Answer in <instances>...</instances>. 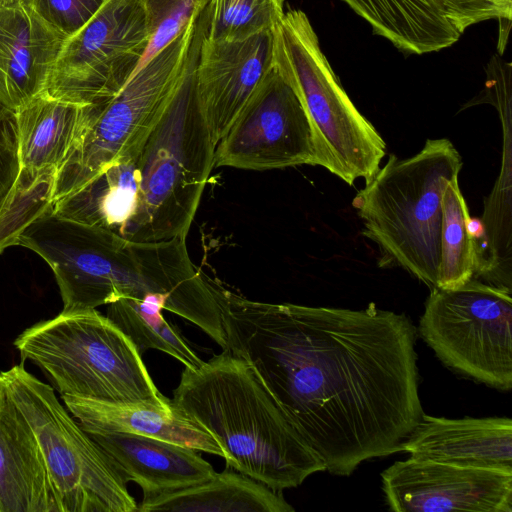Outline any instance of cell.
<instances>
[{
  "mask_svg": "<svg viewBox=\"0 0 512 512\" xmlns=\"http://www.w3.org/2000/svg\"><path fill=\"white\" fill-rule=\"evenodd\" d=\"M209 281L226 350L251 365L325 471L348 476L400 451L424 414L405 314L258 302Z\"/></svg>",
  "mask_w": 512,
  "mask_h": 512,
  "instance_id": "1",
  "label": "cell"
},
{
  "mask_svg": "<svg viewBox=\"0 0 512 512\" xmlns=\"http://www.w3.org/2000/svg\"><path fill=\"white\" fill-rule=\"evenodd\" d=\"M171 402L217 440L228 467L273 490L325 471L251 365L229 350L185 367Z\"/></svg>",
  "mask_w": 512,
  "mask_h": 512,
  "instance_id": "2",
  "label": "cell"
},
{
  "mask_svg": "<svg viewBox=\"0 0 512 512\" xmlns=\"http://www.w3.org/2000/svg\"><path fill=\"white\" fill-rule=\"evenodd\" d=\"M463 160L447 138L428 139L413 156L391 154L352 201L362 234L379 249L380 267H399L436 288L442 195Z\"/></svg>",
  "mask_w": 512,
  "mask_h": 512,
  "instance_id": "3",
  "label": "cell"
},
{
  "mask_svg": "<svg viewBox=\"0 0 512 512\" xmlns=\"http://www.w3.org/2000/svg\"><path fill=\"white\" fill-rule=\"evenodd\" d=\"M200 44L139 156L136 208L121 233L128 240L187 237L214 168L216 145L194 83Z\"/></svg>",
  "mask_w": 512,
  "mask_h": 512,
  "instance_id": "4",
  "label": "cell"
},
{
  "mask_svg": "<svg viewBox=\"0 0 512 512\" xmlns=\"http://www.w3.org/2000/svg\"><path fill=\"white\" fill-rule=\"evenodd\" d=\"M209 23V4L108 100L81 107L71 147L57 170L53 203L104 168L141 153L179 88Z\"/></svg>",
  "mask_w": 512,
  "mask_h": 512,
  "instance_id": "5",
  "label": "cell"
},
{
  "mask_svg": "<svg viewBox=\"0 0 512 512\" xmlns=\"http://www.w3.org/2000/svg\"><path fill=\"white\" fill-rule=\"evenodd\" d=\"M14 345L61 395L173 408L132 341L96 309L61 312L26 329Z\"/></svg>",
  "mask_w": 512,
  "mask_h": 512,
  "instance_id": "6",
  "label": "cell"
},
{
  "mask_svg": "<svg viewBox=\"0 0 512 512\" xmlns=\"http://www.w3.org/2000/svg\"><path fill=\"white\" fill-rule=\"evenodd\" d=\"M274 64L307 112L317 166L348 185L370 180L386 155V143L348 97L303 11L284 12L274 29Z\"/></svg>",
  "mask_w": 512,
  "mask_h": 512,
  "instance_id": "7",
  "label": "cell"
},
{
  "mask_svg": "<svg viewBox=\"0 0 512 512\" xmlns=\"http://www.w3.org/2000/svg\"><path fill=\"white\" fill-rule=\"evenodd\" d=\"M0 393L23 415L45 461L61 512H135L112 459L23 364L0 372Z\"/></svg>",
  "mask_w": 512,
  "mask_h": 512,
  "instance_id": "8",
  "label": "cell"
},
{
  "mask_svg": "<svg viewBox=\"0 0 512 512\" xmlns=\"http://www.w3.org/2000/svg\"><path fill=\"white\" fill-rule=\"evenodd\" d=\"M419 333L447 367L511 390V288L475 278L454 289L432 288Z\"/></svg>",
  "mask_w": 512,
  "mask_h": 512,
  "instance_id": "9",
  "label": "cell"
},
{
  "mask_svg": "<svg viewBox=\"0 0 512 512\" xmlns=\"http://www.w3.org/2000/svg\"><path fill=\"white\" fill-rule=\"evenodd\" d=\"M149 39L143 0H106L66 38L42 94L81 106L110 99L138 70Z\"/></svg>",
  "mask_w": 512,
  "mask_h": 512,
  "instance_id": "10",
  "label": "cell"
},
{
  "mask_svg": "<svg viewBox=\"0 0 512 512\" xmlns=\"http://www.w3.org/2000/svg\"><path fill=\"white\" fill-rule=\"evenodd\" d=\"M317 166L310 121L294 87L275 66L215 147L214 167L265 171Z\"/></svg>",
  "mask_w": 512,
  "mask_h": 512,
  "instance_id": "11",
  "label": "cell"
},
{
  "mask_svg": "<svg viewBox=\"0 0 512 512\" xmlns=\"http://www.w3.org/2000/svg\"><path fill=\"white\" fill-rule=\"evenodd\" d=\"M396 512H512V472L463 467L410 457L382 474Z\"/></svg>",
  "mask_w": 512,
  "mask_h": 512,
  "instance_id": "12",
  "label": "cell"
},
{
  "mask_svg": "<svg viewBox=\"0 0 512 512\" xmlns=\"http://www.w3.org/2000/svg\"><path fill=\"white\" fill-rule=\"evenodd\" d=\"M273 66L274 30L240 41L212 40L205 32L194 70V83L215 145Z\"/></svg>",
  "mask_w": 512,
  "mask_h": 512,
  "instance_id": "13",
  "label": "cell"
},
{
  "mask_svg": "<svg viewBox=\"0 0 512 512\" xmlns=\"http://www.w3.org/2000/svg\"><path fill=\"white\" fill-rule=\"evenodd\" d=\"M65 40L24 0L0 9V108L17 112L44 92Z\"/></svg>",
  "mask_w": 512,
  "mask_h": 512,
  "instance_id": "14",
  "label": "cell"
},
{
  "mask_svg": "<svg viewBox=\"0 0 512 512\" xmlns=\"http://www.w3.org/2000/svg\"><path fill=\"white\" fill-rule=\"evenodd\" d=\"M400 451L419 460L512 472L508 417L448 419L423 414Z\"/></svg>",
  "mask_w": 512,
  "mask_h": 512,
  "instance_id": "15",
  "label": "cell"
},
{
  "mask_svg": "<svg viewBox=\"0 0 512 512\" xmlns=\"http://www.w3.org/2000/svg\"><path fill=\"white\" fill-rule=\"evenodd\" d=\"M112 459L126 482L144 497L202 483L216 472L197 450L157 438L124 433H88Z\"/></svg>",
  "mask_w": 512,
  "mask_h": 512,
  "instance_id": "16",
  "label": "cell"
},
{
  "mask_svg": "<svg viewBox=\"0 0 512 512\" xmlns=\"http://www.w3.org/2000/svg\"><path fill=\"white\" fill-rule=\"evenodd\" d=\"M0 512H61L36 439L0 393Z\"/></svg>",
  "mask_w": 512,
  "mask_h": 512,
  "instance_id": "17",
  "label": "cell"
},
{
  "mask_svg": "<svg viewBox=\"0 0 512 512\" xmlns=\"http://www.w3.org/2000/svg\"><path fill=\"white\" fill-rule=\"evenodd\" d=\"M61 397L87 433L141 435L225 457L217 440L174 406L166 410L146 404L111 403L70 395Z\"/></svg>",
  "mask_w": 512,
  "mask_h": 512,
  "instance_id": "18",
  "label": "cell"
},
{
  "mask_svg": "<svg viewBox=\"0 0 512 512\" xmlns=\"http://www.w3.org/2000/svg\"><path fill=\"white\" fill-rule=\"evenodd\" d=\"M138 511L292 512L281 491L242 473L224 471L183 489L143 497Z\"/></svg>",
  "mask_w": 512,
  "mask_h": 512,
  "instance_id": "19",
  "label": "cell"
},
{
  "mask_svg": "<svg viewBox=\"0 0 512 512\" xmlns=\"http://www.w3.org/2000/svg\"><path fill=\"white\" fill-rule=\"evenodd\" d=\"M140 154L111 163L81 188L55 201L53 211L68 220L121 235L136 208Z\"/></svg>",
  "mask_w": 512,
  "mask_h": 512,
  "instance_id": "20",
  "label": "cell"
},
{
  "mask_svg": "<svg viewBox=\"0 0 512 512\" xmlns=\"http://www.w3.org/2000/svg\"><path fill=\"white\" fill-rule=\"evenodd\" d=\"M342 1L372 27L374 34L405 54L440 51L460 38L428 0Z\"/></svg>",
  "mask_w": 512,
  "mask_h": 512,
  "instance_id": "21",
  "label": "cell"
},
{
  "mask_svg": "<svg viewBox=\"0 0 512 512\" xmlns=\"http://www.w3.org/2000/svg\"><path fill=\"white\" fill-rule=\"evenodd\" d=\"M81 107L40 94L17 110L20 167L59 168L74 139Z\"/></svg>",
  "mask_w": 512,
  "mask_h": 512,
  "instance_id": "22",
  "label": "cell"
},
{
  "mask_svg": "<svg viewBox=\"0 0 512 512\" xmlns=\"http://www.w3.org/2000/svg\"><path fill=\"white\" fill-rule=\"evenodd\" d=\"M168 299L162 294H148L141 299L120 298L108 304L106 316L132 341L142 355L148 349L169 354L194 369L203 360L190 347L180 331L162 315Z\"/></svg>",
  "mask_w": 512,
  "mask_h": 512,
  "instance_id": "23",
  "label": "cell"
},
{
  "mask_svg": "<svg viewBox=\"0 0 512 512\" xmlns=\"http://www.w3.org/2000/svg\"><path fill=\"white\" fill-rule=\"evenodd\" d=\"M478 243L458 179L448 183L442 195L441 248L437 287L454 289L477 274Z\"/></svg>",
  "mask_w": 512,
  "mask_h": 512,
  "instance_id": "24",
  "label": "cell"
},
{
  "mask_svg": "<svg viewBox=\"0 0 512 512\" xmlns=\"http://www.w3.org/2000/svg\"><path fill=\"white\" fill-rule=\"evenodd\" d=\"M57 170L56 166L20 167L0 206V254L16 245L21 233L53 207Z\"/></svg>",
  "mask_w": 512,
  "mask_h": 512,
  "instance_id": "25",
  "label": "cell"
},
{
  "mask_svg": "<svg viewBox=\"0 0 512 512\" xmlns=\"http://www.w3.org/2000/svg\"><path fill=\"white\" fill-rule=\"evenodd\" d=\"M284 15L283 0H211L206 35L240 41L273 31Z\"/></svg>",
  "mask_w": 512,
  "mask_h": 512,
  "instance_id": "26",
  "label": "cell"
},
{
  "mask_svg": "<svg viewBox=\"0 0 512 512\" xmlns=\"http://www.w3.org/2000/svg\"><path fill=\"white\" fill-rule=\"evenodd\" d=\"M210 2L211 0H143L150 39L139 68L180 35L190 20Z\"/></svg>",
  "mask_w": 512,
  "mask_h": 512,
  "instance_id": "27",
  "label": "cell"
},
{
  "mask_svg": "<svg viewBox=\"0 0 512 512\" xmlns=\"http://www.w3.org/2000/svg\"><path fill=\"white\" fill-rule=\"evenodd\" d=\"M461 36L470 26L491 19L511 23L512 0H428Z\"/></svg>",
  "mask_w": 512,
  "mask_h": 512,
  "instance_id": "28",
  "label": "cell"
},
{
  "mask_svg": "<svg viewBox=\"0 0 512 512\" xmlns=\"http://www.w3.org/2000/svg\"><path fill=\"white\" fill-rule=\"evenodd\" d=\"M66 38L83 28L106 0H24Z\"/></svg>",
  "mask_w": 512,
  "mask_h": 512,
  "instance_id": "29",
  "label": "cell"
},
{
  "mask_svg": "<svg viewBox=\"0 0 512 512\" xmlns=\"http://www.w3.org/2000/svg\"><path fill=\"white\" fill-rule=\"evenodd\" d=\"M20 1H23V0H0V9L7 7V6H11Z\"/></svg>",
  "mask_w": 512,
  "mask_h": 512,
  "instance_id": "30",
  "label": "cell"
}]
</instances>
